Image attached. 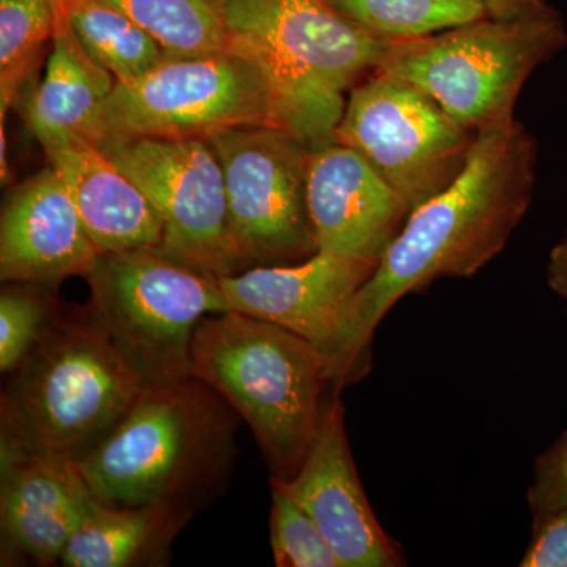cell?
Wrapping results in <instances>:
<instances>
[{
  "label": "cell",
  "mask_w": 567,
  "mask_h": 567,
  "mask_svg": "<svg viewBox=\"0 0 567 567\" xmlns=\"http://www.w3.org/2000/svg\"><path fill=\"white\" fill-rule=\"evenodd\" d=\"M536 174L537 142L520 122L476 134L464 171L410 212L354 297L328 358L331 385L368 371L377 327L406 293L440 278H470L503 251L532 205Z\"/></svg>",
  "instance_id": "obj_1"
},
{
  "label": "cell",
  "mask_w": 567,
  "mask_h": 567,
  "mask_svg": "<svg viewBox=\"0 0 567 567\" xmlns=\"http://www.w3.org/2000/svg\"><path fill=\"white\" fill-rule=\"evenodd\" d=\"M240 421L234 406L196 377L144 386L76 466L92 495L106 505L196 514L229 488Z\"/></svg>",
  "instance_id": "obj_2"
},
{
  "label": "cell",
  "mask_w": 567,
  "mask_h": 567,
  "mask_svg": "<svg viewBox=\"0 0 567 567\" xmlns=\"http://www.w3.org/2000/svg\"><path fill=\"white\" fill-rule=\"evenodd\" d=\"M0 399V464L32 454L80 461L110 434L144 382L87 306L59 312L10 372Z\"/></svg>",
  "instance_id": "obj_3"
},
{
  "label": "cell",
  "mask_w": 567,
  "mask_h": 567,
  "mask_svg": "<svg viewBox=\"0 0 567 567\" xmlns=\"http://www.w3.org/2000/svg\"><path fill=\"white\" fill-rule=\"evenodd\" d=\"M192 375L208 383L251 427L274 476L289 480L315 442L324 388V354L268 320L226 311L194 331Z\"/></svg>",
  "instance_id": "obj_4"
},
{
  "label": "cell",
  "mask_w": 567,
  "mask_h": 567,
  "mask_svg": "<svg viewBox=\"0 0 567 567\" xmlns=\"http://www.w3.org/2000/svg\"><path fill=\"white\" fill-rule=\"evenodd\" d=\"M229 50L264 71L289 132L311 145L333 140L344 93L377 71L391 48L323 0H218Z\"/></svg>",
  "instance_id": "obj_5"
},
{
  "label": "cell",
  "mask_w": 567,
  "mask_h": 567,
  "mask_svg": "<svg viewBox=\"0 0 567 567\" xmlns=\"http://www.w3.org/2000/svg\"><path fill=\"white\" fill-rule=\"evenodd\" d=\"M567 44L551 6L517 18L484 17L391 43L377 71L416 85L473 134L507 125L529 76Z\"/></svg>",
  "instance_id": "obj_6"
},
{
  "label": "cell",
  "mask_w": 567,
  "mask_h": 567,
  "mask_svg": "<svg viewBox=\"0 0 567 567\" xmlns=\"http://www.w3.org/2000/svg\"><path fill=\"white\" fill-rule=\"evenodd\" d=\"M87 309L144 386L192 375L194 331L230 311L218 276L156 248L100 254L85 276Z\"/></svg>",
  "instance_id": "obj_7"
},
{
  "label": "cell",
  "mask_w": 567,
  "mask_h": 567,
  "mask_svg": "<svg viewBox=\"0 0 567 567\" xmlns=\"http://www.w3.org/2000/svg\"><path fill=\"white\" fill-rule=\"evenodd\" d=\"M287 128L264 71L233 50L197 58L164 55L158 65L115 82L89 140L204 137L238 126Z\"/></svg>",
  "instance_id": "obj_8"
},
{
  "label": "cell",
  "mask_w": 567,
  "mask_h": 567,
  "mask_svg": "<svg viewBox=\"0 0 567 567\" xmlns=\"http://www.w3.org/2000/svg\"><path fill=\"white\" fill-rule=\"evenodd\" d=\"M207 141L223 166L230 241L240 270L315 256L319 245L306 197L312 145L274 125L224 130Z\"/></svg>",
  "instance_id": "obj_9"
},
{
  "label": "cell",
  "mask_w": 567,
  "mask_h": 567,
  "mask_svg": "<svg viewBox=\"0 0 567 567\" xmlns=\"http://www.w3.org/2000/svg\"><path fill=\"white\" fill-rule=\"evenodd\" d=\"M333 140L361 153L413 210L456 181L476 134L416 85L374 71L350 93Z\"/></svg>",
  "instance_id": "obj_10"
},
{
  "label": "cell",
  "mask_w": 567,
  "mask_h": 567,
  "mask_svg": "<svg viewBox=\"0 0 567 567\" xmlns=\"http://www.w3.org/2000/svg\"><path fill=\"white\" fill-rule=\"evenodd\" d=\"M100 147L128 175L163 223L164 251L199 270L240 274L218 155L204 137H128Z\"/></svg>",
  "instance_id": "obj_11"
},
{
  "label": "cell",
  "mask_w": 567,
  "mask_h": 567,
  "mask_svg": "<svg viewBox=\"0 0 567 567\" xmlns=\"http://www.w3.org/2000/svg\"><path fill=\"white\" fill-rule=\"evenodd\" d=\"M274 477L315 518L342 567L405 565L401 548L377 520L361 486L347 436L341 388L331 386L324 398L315 442L298 472L289 480Z\"/></svg>",
  "instance_id": "obj_12"
},
{
  "label": "cell",
  "mask_w": 567,
  "mask_h": 567,
  "mask_svg": "<svg viewBox=\"0 0 567 567\" xmlns=\"http://www.w3.org/2000/svg\"><path fill=\"white\" fill-rule=\"evenodd\" d=\"M379 260L319 249L297 264L254 267L221 276L233 311L268 320L301 336L330 358L361 287Z\"/></svg>",
  "instance_id": "obj_13"
},
{
  "label": "cell",
  "mask_w": 567,
  "mask_h": 567,
  "mask_svg": "<svg viewBox=\"0 0 567 567\" xmlns=\"http://www.w3.org/2000/svg\"><path fill=\"white\" fill-rule=\"evenodd\" d=\"M306 197L319 249L358 259L380 260L412 212L361 153L334 140L312 145Z\"/></svg>",
  "instance_id": "obj_14"
},
{
  "label": "cell",
  "mask_w": 567,
  "mask_h": 567,
  "mask_svg": "<svg viewBox=\"0 0 567 567\" xmlns=\"http://www.w3.org/2000/svg\"><path fill=\"white\" fill-rule=\"evenodd\" d=\"M76 204L52 164L18 185L0 216V279L58 289L99 259Z\"/></svg>",
  "instance_id": "obj_15"
},
{
  "label": "cell",
  "mask_w": 567,
  "mask_h": 567,
  "mask_svg": "<svg viewBox=\"0 0 567 567\" xmlns=\"http://www.w3.org/2000/svg\"><path fill=\"white\" fill-rule=\"evenodd\" d=\"M91 496L73 458L32 454L0 464L2 566L61 563Z\"/></svg>",
  "instance_id": "obj_16"
},
{
  "label": "cell",
  "mask_w": 567,
  "mask_h": 567,
  "mask_svg": "<svg viewBox=\"0 0 567 567\" xmlns=\"http://www.w3.org/2000/svg\"><path fill=\"white\" fill-rule=\"evenodd\" d=\"M43 151L62 175L100 254L162 246L158 213L100 145L70 136L44 145Z\"/></svg>",
  "instance_id": "obj_17"
},
{
  "label": "cell",
  "mask_w": 567,
  "mask_h": 567,
  "mask_svg": "<svg viewBox=\"0 0 567 567\" xmlns=\"http://www.w3.org/2000/svg\"><path fill=\"white\" fill-rule=\"evenodd\" d=\"M51 41L47 73L24 102V121L41 147L63 137H91L96 117L117 82L82 48L61 6Z\"/></svg>",
  "instance_id": "obj_18"
},
{
  "label": "cell",
  "mask_w": 567,
  "mask_h": 567,
  "mask_svg": "<svg viewBox=\"0 0 567 567\" xmlns=\"http://www.w3.org/2000/svg\"><path fill=\"white\" fill-rule=\"evenodd\" d=\"M194 514L167 506H111L89 498L61 565L66 567H162Z\"/></svg>",
  "instance_id": "obj_19"
},
{
  "label": "cell",
  "mask_w": 567,
  "mask_h": 567,
  "mask_svg": "<svg viewBox=\"0 0 567 567\" xmlns=\"http://www.w3.org/2000/svg\"><path fill=\"white\" fill-rule=\"evenodd\" d=\"M71 31L117 81H132L164 59L163 48L111 0H59Z\"/></svg>",
  "instance_id": "obj_20"
},
{
  "label": "cell",
  "mask_w": 567,
  "mask_h": 567,
  "mask_svg": "<svg viewBox=\"0 0 567 567\" xmlns=\"http://www.w3.org/2000/svg\"><path fill=\"white\" fill-rule=\"evenodd\" d=\"M357 28L398 43L488 17L480 0H323Z\"/></svg>",
  "instance_id": "obj_21"
},
{
  "label": "cell",
  "mask_w": 567,
  "mask_h": 567,
  "mask_svg": "<svg viewBox=\"0 0 567 567\" xmlns=\"http://www.w3.org/2000/svg\"><path fill=\"white\" fill-rule=\"evenodd\" d=\"M158 41L169 58L229 51L218 0H111Z\"/></svg>",
  "instance_id": "obj_22"
},
{
  "label": "cell",
  "mask_w": 567,
  "mask_h": 567,
  "mask_svg": "<svg viewBox=\"0 0 567 567\" xmlns=\"http://www.w3.org/2000/svg\"><path fill=\"white\" fill-rule=\"evenodd\" d=\"M58 17L59 0H0V122L28 85Z\"/></svg>",
  "instance_id": "obj_23"
},
{
  "label": "cell",
  "mask_w": 567,
  "mask_h": 567,
  "mask_svg": "<svg viewBox=\"0 0 567 567\" xmlns=\"http://www.w3.org/2000/svg\"><path fill=\"white\" fill-rule=\"evenodd\" d=\"M51 287L3 282L0 292V371L10 374L39 344L61 312Z\"/></svg>",
  "instance_id": "obj_24"
},
{
  "label": "cell",
  "mask_w": 567,
  "mask_h": 567,
  "mask_svg": "<svg viewBox=\"0 0 567 567\" xmlns=\"http://www.w3.org/2000/svg\"><path fill=\"white\" fill-rule=\"evenodd\" d=\"M270 540L278 567H342L315 518L270 477Z\"/></svg>",
  "instance_id": "obj_25"
},
{
  "label": "cell",
  "mask_w": 567,
  "mask_h": 567,
  "mask_svg": "<svg viewBox=\"0 0 567 567\" xmlns=\"http://www.w3.org/2000/svg\"><path fill=\"white\" fill-rule=\"evenodd\" d=\"M528 503L533 524L567 509V431L537 457Z\"/></svg>",
  "instance_id": "obj_26"
},
{
  "label": "cell",
  "mask_w": 567,
  "mask_h": 567,
  "mask_svg": "<svg viewBox=\"0 0 567 567\" xmlns=\"http://www.w3.org/2000/svg\"><path fill=\"white\" fill-rule=\"evenodd\" d=\"M520 567H567V509L533 524L532 543Z\"/></svg>",
  "instance_id": "obj_27"
},
{
  "label": "cell",
  "mask_w": 567,
  "mask_h": 567,
  "mask_svg": "<svg viewBox=\"0 0 567 567\" xmlns=\"http://www.w3.org/2000/svg\"><path fill=\"white\" fill-rule=\"evenodd\" d=\"M547 281L550 289L567 301V229L548 257Z\"/></svg>",
  "instance_id": "obj_28"
},
{
  "label": "cell",
  "mask_w": 567,
  "mask_h": 567,
  "mask_svg": "<svg viewBox=\"0 0 567 567\" xmlns=\"http://www.w3.org/2000/svg\"><path fill=\"white\" fill-rule=\"evenodd\" d=\"M492 18H517L550 6L548 0H480Z\"/></svg>",
  "instance_id": "obj_29"
}]
</instances>
